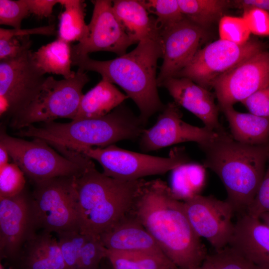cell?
<instances>
[{"instance_id":"ab89813d","label":"cell","mask_w":269,"mask_h":269,"mask_svg":"<svg viewBox=\"0 0 269 269\" xmlns=\"http://www.w3.org/2000/svg\"><path fill=\"white\" fill-rule=\"evenodd\" d=\"M31 46L29 36L0 39V61L14 58Z\"/></svg>"},{"instance_id":"52a82bcc","label":"cell","mask_w":269,"mask_h":269,"mask_svg":"<svg viewBox=\"0 0 269 269\" xmlns=\"http://www.w3.org/2000/svg\"><path fill=\"white\" fill-rule=\"evenodd\" d=\"M89 81L86 72L80 69L70 78L57 80L47 77L35 99L9 120V127L19 131L59 118L73 120L84 95L83 89Z\"/></svg>"},{"instance_id":"f35d334b","label":"cell","mask_w":269,"mask_h":269,"mask_svg":"<svg viewBox=\"0 0 269 269\" xmlns=\"http://www.w3.org/2000/svg\"><path fill=\"white\" fill-rule=\"evenodd\" d=\"M250 113L263 117L269 116V85L241 102Z\"/></svg>"},{"instance_id":"d6986e66","label":"cell","mask_w":269,"mask_h":269,"mask_svg":"<svg viewBox=\"0 0 269 269\" xmlns=\"http://www.w3.org/2000/svg\"><path fill=\"white\" fill-rule=\"evenodd\" d=\"M228 246L261 269H269V228L259 218L239 215Z\"/></svg>"},{"instance_id":"7c38bea8","label":"cell","mask_w":269,"mask_h":269,"mask_svg":"<svg viewBox=\"0 0 269 269\" xmlns=\"http://www.w3.org/2000/svg\"><path fill=\"white\" fill-rule=\"evenodd\" d=\"M184 211L195 232L219 251L229 245L233 235L235 213L226 200L200 194L183 201Z\"/></svg>"},{"instance_id":"ffe728a7","label":"cell","mask_w":269,"mask_h":269,"mask_svg":"<svg viewBox=\"0 0 269 269\" xmlns=\"http://www.w3.org/2000/svg\"><path fill=\"white\" fill-rule=\"evenodd\" d=\"M100 238L108 250L144 252L169 260L136 218H125L102 234Z\"/></svg>"},{"instance_id":"ba28073f","label":"cell","mask_w":269,"mask_h":269,"mask_svg":"<svg viewBox=\"0 0 269 269\" xmlns=\"http://www.w3.org/2000/svg\"><path fill=\"white\" fill-rule=\"evenodd\" d=\"M77 177H57L33 185L31 200L38 230L80 232Z\"/></svg>"},{"instance_id":"7402d4cb","label":"cell","mask_w":269,"mask_h":269,"mask_svg":"<svg viewBox=\"0 0 269 269\" xmlns=\"http://www.w3.org/2000/svg\"><path fill=\"white\" fill-rule=\"evenodd\" d=\"M115 15L127 35L135 43L159 38L156 18L149 15L142 0H113Z\"/></svg>"},{"instance_id":"836d02e7","label":"cell","mask_w":269,"mask_h":269,"mask_svg":"<svg viewBox=\"0 0 269 269\" xmlns=\"http://www.w3.org/2000/svg\"><path fill=\"white\" fill-rule=\"evenodd\" d=\"M219 33L221 39L237 44L249 40L251 32L242 17L223 16L219 20Z\"/></svg>"},{"instance_id":"83f0119b","label":"cell","mask_w":269,"mask_h":269,"mask_svg":"<svg viewBox=\"0 0 269 269\" xmlns=\"http://www.w3.org/2000/svg\"><path fill=\"white\" fill-rule=\"evenodd\" d=\"M184 16L206 29L220 20L230 6L226 0H177Z\"/></svg>"},{"instance_id":"4316f807","label":"cell","mask_w":269,"mask_h":269,"mask_svg":"<svg viewBox=\"0 0 269 269\" xmlns=\"http://www.w3.org/2000/svg\"><path fill=\"white\" fill-rule=\"evenodd\" d=\"M81 0H62L64 10L61 14L58 38L70 43L83 41L88 34V26L85 21V3Z\"/></svg>"},{"instance_id":"9c48e42d","label":"cell","mask_w":269,"mask_h":269,"mask_svg":"<svg viewBox=\"0 0 269 269\" xmlns=\"http://www.w3.org/2000/svg\"><path fill=\"white\" fill-rule=\"evenodd\" d=\"M79 153L98 161L103 173L124 180L162 175L190 161L183 147H174L167 157H159L125 149L113 144L105 147H88Z\"/></svg>"},{"instance_id":"5b68a950","label":"cell","mask_w":269,"mask_h":269,"mask_svg":"<svg viewBox=\"0 0 269 269\" xmlns=\"http://www.w3.org/2000/svg\"><path fill=\"white\" fill-rule=\"evenodd\" d=\"M144 182L107 176L95 164L88 167L76 178L80 232L100 237L126 218Z\"/></svg>"},{"instance_id":"7bdbcfd3","label":"cell","mask_w":269,"mask_h":269,"mask_svg":"<svg viewBox=\"0 0 269 269\" xmlns=\"http://www.w3.org/2000/svg\"><path fill=\"white\" fill-rule=\"evenodd\" d=\"M231 1L234 6L243 9L257 8L269 13V0H237Z\"/></svg>"},{"instance_id":"d4e9b609","label":"cell","mask_w":269,"mask_h":269,"mask_svg":"<svg viewBox=\"0 0 269 269\" xmlns=\"http://www.w3.org/2000/svg\"><path fill=\"white\" fill-rule=\"evenodd\" d=\"M32 58L44 74L52 73L68 79L73 77L76 73L71 69V46L61 39L58 38L32 52Z\"/></svg>"},{"instance_id":"4fadbf2b","label":"cell","mask_w":269,"mask_h":269,"mask_svg":"<svg viewBox=\"0 0 269 269\" xmlns=\"http://www.w3.org/2000/svg\"><path fill=\"white\" fill-rule=\"evenodd\" d=\"M269 85V49L259 52L217 78L211 87L220 110L242 102Z\"/></svg>"},{"instance_id":"60d3db41","label":"cell","mask_w":269,"mask_h":269,"mask_svg":"<svg viewBox=\"0 0 269 269\" xmlns=\"http://www.w3.org/2000/svg\"><path fill=\"white\" fill-rule=\"evenodd\" d=\"M54 25L41 26L30 29L0 28V39H8L14 36H26L31 34L51 35L56 33Z\"/></svg>"},{"instance_id":"f1b7e54d","label":"cell","mask_w":269,"mask_h":269,"mask_svg":"<svg viewBox=\"0 0 269 269\" xmlns=\"http://www.w3.org/2000/svg\"><path fill=\"white\" fill-rule=\"evenodd\" d=\"M106 259L113 269H178L169 260L141 252L107 249Z\"/></svg>"},{"instance_id":"8fae6325","label":"cell","mask_w":269,"mask_h":269,"mask_svg":"<svg viewBox=\"0 0 269 269\" xmlns=\"http://www.w3.org/2000/svg\"><path fill=\"white\" fill-rule=\"evenodd\" d=\"M267 49L268 44L257 38L250 39L243 44L220 39L199 49L190 63L174 77L188 78L208 89L217 78Z\"/></svg>"},{"instance_id":"74e56055","label":"cell","mask_w":269,"mask_h":269,"mask_svg":"<svg viewBox=\"0 0 269 269\" xmlns=\"http://www.w3.org/2000/svg\"><path fill=\"white\" fill-rule=\"evenodd\" d=\"M269 211V156L268 166L261 183L256 196L246 213L259 218L264 213Z\"/></svg>"},{"instance_id":"f546056e","label":"cell","mask_w":269,"mask_h":269,"mask_svg":"<svg viewBox=\"0 0 269 269\" xmlns=\"http://www.w3.org/2000/svg\"><path fill=\"white\" fill-rule=\"evenodd\" d=\"M202 265L208 269H261L228 246L208 254Z\"/></svg>"},{"instance_id":"277c9868","label":"cell","mask_w":269,"mask_h":269,"mask_svg":"<svg viewBox=\"0 0 269 269\" xmlns=\"http://www.w3.org/2000/svg\"><path fill=\"white\" fill-rule=\"evenodd\" d=\"M144 126L139 116L123 103L102 117L31 125L17 131L15 135L42 139L61 153H79L85 148L105 147L121 140H135L139 138Z\"/></svg>"},{"instance_id":"8992f818","label":"cell","mask_w":269,"mask_h":269,"mask_svg":"<svg viewBox=\"0 0 269 269\" xmlns=\"http://www.w3.org/2000/svg\"><path fill=\"white\" fill-rule=\"evenodd\" d=\"M0 143L33 185L57 177H78L94 164L87 156L73 159L60 154L42 139L27 140L10 135L2 126Z\"/></svg>"},{"instance_id":"8d00e7d4","label":"cell","mask_w":269,"mask_h":269,"mask_svg":"<svg viewBox=\"0 0 269 269\" xmlns=\"http://www.w3.org/2000/svg\"><path fill=\"white\" fill-rule=\"evenodd\" d=\"M242 17L251 33L258 36H269V13L257 8L243 9Z\"/></svg>"},{"instance_id":"6da1fadb","label":"cell","mask_w":269,"mask_h":269,"mask_svg":"<svg viewBox=\"0 0 269 269\" xmlns=\"http://www.w3.org/2000/svg\"><path fill=\"white\" fill-rule=\"evenodd\" d=\"M134 205L136 218L178 269H196L208 254L184 211L183 201L176 198L160 179L145 181Z\"/></svg>"},{"instance_id":"9a60e30c","label":"cell","mask_w":269,"mask_h":269,"mask_svg":"<svg viewBox=\"0 0 269 269\" xmlns=\"http://www.w3.org/2000/svg\"><path fill=\"white\" fill-rule=\"evenodd\" d=\"M206 34V29L186 17L160 30L163 62L157 77L158 87L190 63Z\"/></svg>"},{"instance_id":"2e32d148","label":"cell","mask_w":269,"mask_h":269,"mask_svg":"<svg viewBox=\"0 0 269 269\" xmlns=\"http://www.w3.org/2000/svg\"><path fill=\"white\" fill-rule=\"evenodd\" d=\"M178 105L168 103L158 116L156 123L144 129L139 137V147L144 152L173 144L195 142L198 145L212 139L219 132L206 127H198L184 122Z\"/></svg>"},{"instance_id":"1f68e13d","label":"cell","mask_w":269,"mask_h":269,"mask_svg":"<svg viewBox=\"0 0 269 269\" xmlns=\"http://www.w3.org/2000/svg\"><path fill=\"white\" fill-rule=\"evenodd\" d=\"M142 1L149 13L156 16L160 30L185 17L177 0H142Z\"/></svg>"},{"instance_id":"44dd1931","label":"cell","mask_w":269,"mask_h":269,"mask_svg":"<svg viewBox=\"0 0 269 269\" xmlns=\"http://www.w3.org/2000/svg\"><path fill=\"white\" fill-rule=\"evenodd\" d=\"M10 264V269H69L57 238L44 230L30 238Z\"/></svg>"},{"instance_id":"f6af8a7d","label":"cell","mask_w":269,"mask_h":269,"mask_svg":"<svg viewBox=\"0 0 269 269\" xmlns=\"http://www.w3.org/2000/svg\"><path fill=\"white\" fill-rule=\"evenodd\" d=\"M259 219L269 228V211L262 214L260 216Z\"/></svg>"},{"instance_id":"bcb514c9","label":"cell","mask_w":269,"mask_h":269,"mask_svg":"<svg viewBox=\"0 0 269 269\" xmlns=\"http://www.w3.org/2000/svg\"><path fill=\"white\" fill-rule=\"evenodd\" d=\"M99 269H113L112 268V267L107 268V267H101V266Z\"/></svg>"},{"instance_id":"7a4b0ae2","label":"cell","mask_w":269,"mask_h":269,"mask_svg":"<svg viewBox=\"0 0 269 269\" xmlns=\"http://www.w3.org/2000/svg\"><path fill=\"white\" fill-rule=\"evenodd\" d=\"M203 166L211 169L224 185L226 201L238 215L246 213L253 202L266 170L269 142L251 145L234 140L226 130L198 145Z\"/></svg>"},{"instance_id":"603a6c76","label":"cell","mask_w":269,"mask_h":269,"mask_svg":"<svg viewBox=\"0 0 269 269\" xmlns=\"http://www.w3.org/2000/svg\"><path fill=\"white\" fill-rule=\"evenodd\" d=\"M128 96L104 78L84 94L73 120L105 116L120 106Z\"/></svg>"},{"instance_id":"ac0fdd59","label":"cell","mask_w":269,"mask_h":269,"mask_svg":"<svg viewBox=\"0 0 269 269\" xmlns=\"http://www.w3.org/2000/svg\"><path fill=\"white\" fill-rule=\"evenodd\" d=\"M159 87L166 88L176 104L195 115L206 128L217 132L225 130L219 120V107L207 89L184 77L167 79Z\"/></svg>"},{"instance_id":"b9f144b4","label":"cell","mask_w":269,"mask_h":269,"mask_svg":"<svg viewBox=\"0 0 269 269\" xmlns=\"http://www.w3.org/2000/svg\"><path fill=\"white\" fill-rule=\"evenodd\" d=\"M29 13L39 17H49L54 6L61 4L62 0H26Z\"/></svg>"},{"instance_id":"484cf974","label":"cell","mask_w":269,"mask_h":269,"mask_svg":"<svg viewBox=\"0 0 269 269\" xmlns=\"http://www.w3.org/2000/svg\"><path fill=\"white\" fill-rule=\"evenodd\" d=\"M205 168L203 165L189 161L173 169L170 188L174 196L184 201L199 195L205 184Z\"/></svg>"},{"instance_id":"7dc6e473","label":"cell","mask_w":269,"mask_h":269,"mask_svg":"<svg viewBox=\"0 0 269 269\" xmlns=\"http://www.w3.org/2000/svg\"><path fill=\"white\" fill-rule=\"evenodd\" d=\"M196 269H208L206 268L203 266L201 265V266L196 268Z\"/></svg>"},{"instance_id":"cb8c5ba5","label":"cell","mask_w":269,"mask_h":269,"mask_svg":"<svg viewBox=\"0 0 269 269\" xmlns=\"http://www.w3.org/2000/svg\"><path fill=\"white\" fill-rule=\"evenodd\" d=\"M227 120L233 138L243 144L258 145L269 142V116L241 113L233 107L221 110Z\"/></svg>"},{"instance_id":"4dcf8cb0","label":"cell","mask_w":269,"mask_h":269,"mask_svg":"<svg viewBox=\"0 0 269 269\" xmlns=\"http://www.w3.org/2000/svg\"><path fill=\"white\" fill-rule=\"evenodd\" d=\"M62 255L69 269H77L79 257L88 235L78 231L56 233Z\"/></svg>"},{"instance_id":"ee69618b","label":"cell","mask_w":269,"mask_h":269,"mask_svg":"<svg viewBox=\"0 0 269 269\" xmlns=\"http://www.w3.org/2000/svg\"><path fill=\"white\" fill-rule=\"evenodd\" d=\"M8 152L4 145L0 143V168L9 163Z\"/></svg>"},{"instance_id":"e0dca14e","label":"cell","mask_w":269,"mask_h":269,"mask_svg":"<svg viewBox=\"0 0 269 269\" xmlns=\"http://www.w3.org/2000/svg\"><path fill=\"white\" fill-rule=\"evenodd\" d=\"M92 16L88 24V34L82 42L71 46V54L88 55L97 51H108L118 56L126 53L136 44L126 33L115 15L109 0L92 1Z\"/></svg>"},{"instance_id":"3957f363","label":"cell","mask_w":269,"mask_h":269,"mask_svg":"<svg viewBox=\"0 0 269 269\" xmlns=\"http://www.w3.org/2000/svg\"><path fill=\"white\" fill-rule=\"evenodd\" d=\"M159 38L139 42L132 51L107 61L91 59L88 55L71 54L72 65L84 71L99 73L119 86L138 107L139 117L145 125L154 114L165 107L158 92L156 69L162 58Z\"/></svg>"},{"instance_id":"5bb4252c","label":"cell","mask_w":269,"mask_h":269,"mask_svg":"<svg viewBox=\"0 0 269 269\" xmlns=\"http://www.w3.org/2000/svg\"><path fill=\"white\" fill-rule=\"evenodd\" d=\"M38 230L31 192L26 188L11 197H0V255L10 264Z\"/></svg>"},{"instance_id":"d6a6232c","label":"cell","mask_w":269,"mask_h":269,"mask_svg":"<svg viewBox=\"0 0 269 269\" xmlns=\"http://www.w3.org/2000/svg\"><path fill=\"white\" fill-rule=\"evenodd\" d=\"M26 188V176L14 162L0 168V197L14 196Z\"/></svg>"},{"instance_id":"e575fe53","label":"cell","mask_w":269,"mask_h":269,"mask_svg":"<svg viewBox=\"0 0 269 269\" xmlns=\"http://www.w3.org/2000/svg\"><path fill=\"white\" fill-rule=\"evenodd\" d=\"M106 253L100 237L88 235L80 254L77 269H99Z\"/></svg>"},{"instance_id":"d590c367","label":"cell","mask_w":269,"mask_h":269,"mask_svg":"<svg viewBox=\"0 0 269 269\" xmlns=\"http://www.w3.org/2000/svg\"><path fill=\"white\" fill-rule=\"evenodd\" d=\"M29 14L26 0H0V24L20 29L21 22Z\"/></svg>"},{"instance_id":"30bf717a","label":"cell","mask_w":269,"mask_h":269,"mask_svg":"<svg viewBox=\"0 0 269 269\" xmlns=\"http://www.w3.org/2000/svg\"><path fill=\"white\" fill-rule=\"evenodd\" d=\"M30 48L0 61V117L7 122L35 99L46 78L34 62Z\"/></svg>"}]
</instances>
